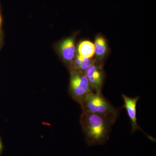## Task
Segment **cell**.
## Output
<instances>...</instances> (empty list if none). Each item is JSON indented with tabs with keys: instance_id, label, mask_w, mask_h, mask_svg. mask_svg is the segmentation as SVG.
Returning <instances> with one entry per match:
<instances>
[{
	"instance_id": "1",
	"label": "cell",
	"mask_w": 156,
	"mask_h": 156,
	"mask_svg": "<svg viewBox=\"0 0 156 156\" xmlns=\"http://www.w3.org/2000/svg\"><path fill=\"white\" fill-rule=\"evenodd\" d=\"M80 124L87 144L95 146L102 145L107 141L114 123L102 116L83 112Z\"/></svg>"
},
{
	"instance_id": "2",
	"label": "cell",
	"mask_w": 156,
	"mask_h": 156,
	"mask_svg": "<svg viewBox=\"0 0 156 156\" xmlns=\"http://www.w3.org/2000/svg\"><path fill=\"white\" fill-rule=\"evenodd\" d=\"M80 105L83 112L102 116L114 123L119 114L120 109L113 106L104 97L102 93L92 92L87 95Z\"/></svg>"
},
{
	"instance_id": "3",
	"label": "cell",
	"mask_w": 156,
	"mask_h": 156,
	"mask_svg": "<svg viewBox=\"0 0 156 156\" xmlns=\"http://www.w3.org/2000/svg\"><path fill=\"white\" fill-rule=\"evenodd\" d=\"M69 92L73 99L80 104L87 95L94 91L85 73L72 68L70 72Z\"/></svg>"
},
{
	"instance_id": "4",
	"label": "cell",
	"mask_w": 156,
	"mask_h": 156,
	"mask_svg": "<svg viewBox=\"0 0 156 156\" xmlns=\"http://www.w3.org/2000/svg\"><path fill=\"white\" fill-rule=\"evenodd\" d=\"M84 73L94 92L102 93L101 90L105 76L102 63L94 59L93 63L86 70Z\"/></svg>"
},
{
	"instance_id": "5",
	"label": "cell",
	"mask_w": 156,
	"mask_h": 156,
	"mask_svg": "<svg viewBox=\"0 0 156 156\" xmlns=\"http://www.w3.org/2000/svg\"><path fill=\"white\" fill-rule=\"evenodd\" d=\"M122 98L124 101V105L123 108H126L127 114L130 122H131V133H134L136 131L140 130L149 137L151 140L153 139L151 136L148 135L144 131L141 129L137 122V118H136V105L137 102L139 100L140 97L139 96H136L134 98L128 97V96L122 94Z\"/></svg>"
},
{
	"instance_id": "6",
	"label": "cell",
	"mask_w": 156,
	"mask_h": 156,
	"mask_svg": "<svg viewBox=\"0 0 156 156\" xmlns=\"http://www.w3.org/2000/svg\"><path fill=\"white\" fill-rule=\"evenodd\" d=\"M60 55L65 61L71 62L75 56L76 45L74 39L72 37L65 39L59 45Z\"/></svg>"
},
{
	"instance_id": "7",
	"label": "cell",
	"mask_w": 156,
	"mask_h": 156,
	"mask_svg": "<svg viewBox=\"0 0 156 156\" xmlns=\"http://www.w3.org/2000/svg\"><path fill=\"white\" fill-rule=\"evenodd\" d=\"M95 60L102 63L103 58L106 57L108 53V47L106 39L101 35H98L95 38L94 44Z\"/></svg>"
},
{
	"instance_id": "8",
	"label": "cell",
	"mask_w": 156,
	"mask_h": 156,
	"mask_svg": "<svg viewBox=\"0 0 156 156\" xmlns=\"http://www.w3.org/2000/svg\"><path fill=\"white\" fill-rule=\"evenodd\" d=\"M78 54L86 58H92L95 54L94 44L89 41H84L79 44Z\"/></svg>"
},
{
	"instance_id": "9",
	"label": "cell",
	"mask_w": 156,
	"mask_h": 156,
	"mask_svg": "<svg viewBox=\"0 0 156 156\" xmlns=\"http://www.w3.org/2000/svg\"><path fill=\"white\" fill-rule=\"evenodd\" d=\"M94 61V59L92 58L83 57L77 54L75 59L73 67V68L84 73Z\"/></svg>"
},
{
	"instance_id": "10",
	"label": "cell",
	"mask_w": 156,
	"mask_h": 156,
	"mask_svg": "<svg viewBox=\"0 0 156 156\" xmlns=\"http://www.w3.org/2000/svg\"><path fill=\"white\" fill-rule=\"evenodd\" d=\"M3 148L2 143V140H1V138H0V155L2 154V152Z\"/></svg>"
},
{
	"instance_id": "11",
	"label": "cell",
	"mask_w": 156,
	"mask_h": 156,
	"mask_svg": "<svg viewBox=\"0 0 156 156\" xmlns=\"http://www.w3.org/2000/svg\"><path fill=\"white\" fill-rule=\"evenodd\" d=\"M1 22H2V19H1V16H0V26H1Z\"/></svg>"
}]
</instances>
